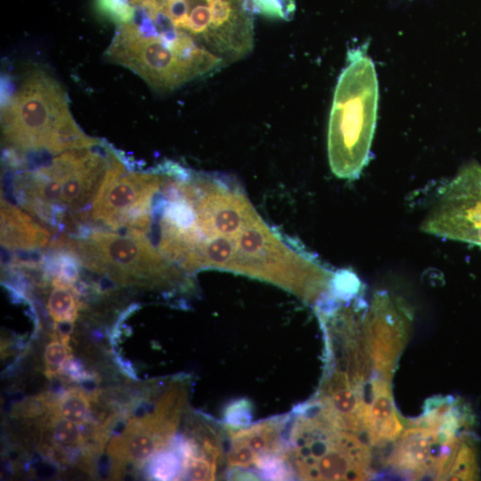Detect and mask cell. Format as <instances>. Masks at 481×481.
I'll return each mask as SVG.
<instances>
[{
	"mask_svg": "<svg viewBox=\"0 0 481 481\" xmlns=\"http://www.w3.org/2000/svg\"><path fill=\"white\" fill-rule=\"evenodd\" d=\"M403 430L396 412L389 380L377 377L371 382V399L367 402L364 434L375 446L395 442Z\"/></svg>",
	"mask_w": 481,
	"mask_h": 481,
	"instance_id": "8fae6325",
	"label": "cell"
},
{
	"mask_svg": "<svg viewBox=\"0 0 481 481\" xmlns=\"http://www.w3.org/2000/svg\"><path fill=\"white\" fill-rule=\"evenodd\" d=\"M420 230L481 247V166L470 163L443 187Z\"/></svg>",
	"mask_w": 481,
	"mask_h": 481,
	"instance_id": "52a82bcc",
	"label": "cell"
},
{
	"mask_svg": "<svg viewBox=\"0 0 481 481\" xmlns=\"http://www.w3.org/2000/svg\"><path fill=\"white\" fill-rule=\"evenodd\" d=\"M105 55L137 73L158 91L175 89L197 77L159 37H143L135 21L118 26Z\"/></svg>",
	"mask_w": 481,
	"mask_h": 481,
	"instance_id": "ba28073f",
	"label": "cell"
},
{
	"mask_svg": "<svg viewBox=\"0 0 481 481\" xmlns=\"http://www.w3.org/2000/svg\"><path fill=\"white\" fill-rule=\"evenodd\" d=\"M90 400L88 395L77 387H70L57 396L53 413L81 424L88 420Z\"/></svg>",
	"mask_w": 481,
	"mask_h": 481,
	"instance_id": "5bb4252c",
	"label": "cell"
},
{
	"mask_svg": "<svg viewBox=\"0 0 481 481\" xmlns=\"http://www.w3.org/2000/svg\"><path fill=\"white\" fill-rule=\"evenodd\" d=\"M361 46L347 54L330 114L328 158L332 173L355 179L370 159L376 127L379 85L375 66Z\"/></svg>",
	"mask_w": 481,
	"mask_h": 481,
	"instance_id": "6da1fadb",
	"label": "cell"
},
{
	"mask_svg": "<svg viewBox=\"0 0 481 481\" xmlns=\"http://www.w3.org/2000/svg\"><path fill=\"white\" fill-rule=\"evenodd\" d=\"M1 243L6 249H34L45 247L51 234L26 212L1 201Z\"/></svg>",
	"mask_w": 481,
	"mask_h": 481,
	"instance_id": "7c38bea8",
	"label": "cell"
},
{
	"mask_svg": "<svg viewBox=\"0 0 481 481\" xmlns=\"http://www.w3.org/2000/svg\"><path fill=\"white\" fill-rule=\"evenodd\" d=\"M98 15L118 26L130 23L135 17V9L129 0H94Z\"/></svg>",
	"mask_w": 481,
	"mask_h": 481,
	"instance_id": "ac0fdd59",
	"label": "cell"
},
{
	"mask_svg": "<svg viewBox=\"0 0 481 481\" xmlns=\"http://www.w3.org/2000/svg\"><path fill=\"white\" fill-rule=\"evenodd\" d=\"M252 9L270 17L289 18L294 11L289 0H251Z\"/></svg>",
	"mask_w": 481,
	"mask_h": 481,
	"instance_id": "d6986e66",
	"label": "cell"
},
{
	"mask_svg": "<svg viewBox=\"0 0 481 481\" xmlns=\"http://www.w3.org/2000/svg\"><path fill=\"white\" fill-rule=\"evenodd\" d=\"M412 315L405 303L378 292L368 306L363 328L372 370L390 380L408 337Z\"/></svg>",
	"mask_w": 481,
	"mask_h": 481,
	"instance_id": "30bf717a",
	"label": "cell"
},
{
	"mask_svg": "<svg viewBox=\"0 0 481 481\" xmlns=\"http://www.w3.org/2000/svg\"><path fill=\"white\" fill-rule=\"evenodd\" d=\"M45 346L43 355L45 365L44 374L51 380L58 376L63 365L72 358L71 347L57 337L51 338Z\"/></svg>",
	"mask_w": 481,
	"mask_h": 481,
	"instance_id": "e0dca14e",
	"label": "cell"
},
{
	"mask_svg": "<svg viewBox=\"0 0 481 481\" xmlns=\"http://www.w3.org/2000/svg\"><path fill=\"white\" fill-rule=\"evenodd\" d=\"M93 147L64 151L41 167L56 186L57 216L64 209L78 211L93 205L115 156L105 157Z\"/></svg>",
	"mask_w": 481,
	"mask_h": 481,
	"instance_id": "9c48e42d",
	"label": "cell"
},
{
	"mask_svg": "<svg viewBox=\"0 0 481 481\" xmlns=\"http://www.w3.org/2000/svg\"><path fill=\"white\" fill-rule=\"evenodd\" d=\"M183 470V460L174 449L156 452L148 467L150 476L159 480L182 478Z\"/></svg>",
	"mask_w": 481,
	"mask_h": 481,
	"instance_id": "9a60e30c",
	"label": "cell"
},
{
	"mask_svg": "<svg viewBox=\"0 0 481 481\" xmlns=\"http://www.w3.org/2000/svg\"><path fill=\"white\" fill-rule=\"evenodd\" d=\"M289 441V465L302 479L364 480L371 476L370 449L361 435L339 429L303 407Z\"/></svg>",
	"mask_w": 481,
	"mask_h": 481,
	"instance_id": "3957f363",
	"label": "cell"
},
{
	"mask_svg": "<svg viewBox=\"0 0 481 481\" xmlns=\"http://www.w3.org/2000/svg\"><path fill=\"white\" fill-rule=\"evenodd\" d=\"M50 290L46 309L49 316L54 322H75L78 313L82 310V303L74 284L69 283L55 277Z\"/></svg>",
	"mask_w": 481,
	"mask_h": 481,
	"instance_id": "4fadbf2b",
	"label": "cell"
},
{
	"mask_svg": "<svg viewBox=\"0 0 481 481\" xmlns=\"http://www.w3.org/2000/svg\"><path fill=\"white\" fill-rule=\"evenodd\" d=\"M8 101L2 112L4 141L19 150L53 154L60 131L73 120L58 82L33 69Z\"/></svg>",
	"mask_w": 481,
	"mask_h": 481,
	"instance_id": "5b68a950",
	"label": "cell"
},
{
	"mask_svg": "<svg viewBox=\"0 0 481 481\" xmlns=\"http://www.w3.org/2000/svg\"><path fill=\"white\" fill-rule=\"evenodd\" d=\"M50 421L55 441L69 453L81 450L82 436L79 426L61 415L50 412Z\"/></svg>",
	"mask_w": 481,
	"mask_h": 481,
	"instance_id": "2e32d148",
	"label": "cell"
},
{
	"mask_svg": "<svg viewBox=\"0 0 481 481\" xmlns=\"http://www.w3.org/2000/svg\"><path fill=\"white\" fill-rule=\"evenodd\" d=\"M164 175L126 173L115 156L92 205V218L112 228L135 230L146 234L152 224L151 208Z\"/></svg>",
	"mask_w": 481,
	"mask_h": 481,
	"instance_id": "8992f818",
	"label": "cell"
},
{
	"mask_svg": "<svg viewBox=\"0 0 481 481\" xmlns=\"http://www.w3.org/2000/svg\"><path fill=\"white\" fill-rule=\"evenodd\" d=\"M56 247L122 287L170 289L191 283L139 231L128 230L125 234L96 231L80 240H60Z\"/></svg>",
	"mask_w": 481,
	"mask_h": 481,
	"instance_id": "7a4b0ae2",
	"label": "cell"
},
{
	"mask_svg": "<svg viewBox=\"0 0 481 481\" xmlns=\"http://www.w3.org/2000/svg\"><path fill=\"white\" fill-rule=\"evenodd\" d=\"M463 418L458 407L441 399L399 436L388 459L391 469L405 477L447 480L469 446L460 430Z\"/></svg>",
	"mask_w": 481,
	"mask_h": 481,
	"instance_id": "277c9868",
	"label": "cell"
}]
</instances>
